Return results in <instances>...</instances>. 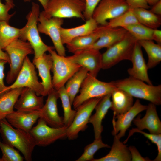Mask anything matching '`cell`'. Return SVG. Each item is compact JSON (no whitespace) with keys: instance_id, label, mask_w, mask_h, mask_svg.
Returning <instances> with one entry per match:
<instances>
[{"instance_id":"cell-9","label":"cell","mask_w":161,"mask_h":161,"mask_svg":"<svg viewBox=\"0 0 161 161\" xmlns=\"http://www.w3.org/2000/svg\"><path fill=\"white\" fill-rule=\"evenodd\" d=\"M31 89L38 96H42L43 87L38 80L35 66L27 56L25 58L23 65L16 79L11 84L7 86L4 94L10 89L19 88Z\"/></svg>"},{"instance_id":"cell-22","label":"cell","mask_w":161,"mask_h":161,"mask_svg":"<svg viewBox=\"0 0 161 161\" xmlns=\"http://www.w3.org/2000/svg\"><path fill=\"white\" fill-rule=\"evenodd\" d=\"M43 97L38 95L31 89L23 87L14 108L21 111L39 110L44 105Z\"/></svg>"},{"instance_id":"cell-48","label":"cell","mask_w":161,"mask_h":161,"mask_svg":"<svg viewBox=\"0 0 161 161\" xmlns=\"http://www.w3.org/2000/svg\"><path fill=\"white\" fill-rule=\"evenodd\" d=\"M148 4L150 6H152L158 1L161 0H145Z\"/></svg>"},{"instance_id":"cell-34","label":"cell","mask_w":161,"mask_h":161,"mask_svg":"<svg viewBox=\"0 0 161 161\" xmlns=\"http://www.w3.org/2000/svg\"><path fill=\"white\" fill-rule=\"evenodd\" d=\"M123 28L126 29L137 40H152L153 29L140 23H135L126 26Z\"/></svg>"},{"instance_id":"cell-5","label":"cell","mask_w":161,"mask_h":161,"mask_svg":"<svg viewBox=\"0 0 161 161\" xmlns=\"http://www.w3.org/2000/svg\"><path fill=\"white\" fill-rule=\"evenodd\" d=\"M137 41L128 32L122 40L107 48V50L102 54V69L110 68L123 60L131 61Z\"/></svg>"},{"instance_id":"cell-44","label":"cell","mask_w":161,"mask_h":161,"mask_svg":"<svg viewBox=\"0 0 161 161\" xmlns=\"http://www.w3.org/2000/svg\"><path fill=\"white\" fill-rule=\"evenodd\" d=\"M153 13L158 15H161V0L152 6L150 10Z\"/></svg>"},{"instance_id":"cell-39","label":"cell","mask_w":161,"mask_h":161,"mask_svg":"<svg viewBox=\"0 0 161 161\" xmlns=\"http://www.w3.org/2000/svg\"><path fill=\"white\" fill-rule=\"evenodd\" d=\"M14 3L10 4L7 2L5 3H2L0 0V21H4L9 23V21L11 17L15 14H9V11L14 7Z\"/></svg>"},{"instance_id":"cell-42","label":"cell","mask_w":161,"mask_h":161,"mask_svg":"<svg viewBox=\"0 0 161 161\" xmlns=\"http://www.w3.org/2000/svg\"><path fill=\"white\" fill-rule=\"evenodd\" d=\"M131 8H143L148 9L150 6L145 0H125Z\"/></svg>"},{"instance_id":"cell-13","label":"cell","mask_w":161,"mask_h":161,"mask_svg":"<svg viewBox=\"0 0 161 161\" xmlns=\"http://www.w3.org/2000/svg\"><path fill=\"white\" fill-rule=\"evenodd\" d=\"M38 25L39 33L48 35L50 38L58 54L66 56V50L61 36V29L64 23L63 18L53 17L47 18L40 12Z\"/></svg>"},{"instance_id":"cell-30","label":"cell","mask_w":161,"mask_h":161,"mask_svg":"<svg viewBox=\"0 0 161 161\" xmlns=\"http://www.w3.org/2000/svg\"><path fill=\"white\" fill-rule=\"evenodd\" d=\"M146 51L148 56L147 65L148 69L153 68L161 61V44H156L152 40L138 41Z\"/></svg>"},{"instance_id":"cell-24","label":"cell","mask_w":161,"mask_h":161,"mask_svg":"<svg viewBox=\"0 0 161 161\" xmlns=\"http://www.w3.org/2000/svg\"><path fill=\"white\" fill-rule=\"evenodd\" d=\"M98 24L92 18L86 21L81 25L73 28L61 29V41L64 45L70 42L74 38L92 33L98 27Z\"/></svg>"},{"instance_id":"cell-40","label":"cell","mask_w":161,"mask_h":161,"mask_svg":"<svg viewBox=\"0 0 161 161\" xmlns=\"http://www.w3.org/2000/svg\"><path fill=\"white\" fill-rule=\"evenodd\" d=\"M101 0H84L85 7L83 13L85 21L92 18L95 9Z\"/></svg>"},{"instance_id":"cell-37","label":"cell","mask_w":161,"mask_h":161,"mask_svg":"<svg viewBox=\"0 0 161 161\" xmlns=\"http://www.w3.org/2000/svg\"><path fill=\"white\" fill-rule=\"evenodd\" d=\"M0 148L2 156L0 158V161H23L24 157L22 156L18 151L14 147L4 142L0 139Z\"/></svg>"},{"instance_id":"cell-1","label":"cell","mask_w":161,"mask_h":161,"mask_svg":"<svg viewBox=\"0 0 161 161\" xmlns=\"http://www.w3.org/2000/svg\"><path fill=\"white\" fill-rule=\"evenodd\" d=\"M0 133L4 142L16 148L26 161L32 160V152L36 145L30 133L14 128L4 118L0 120Z\"/></svg>"},{"instance_id":"cell-25","label":"cell","mask_w":161,"mask_h":161,"mask_svg":"<svg viewBox=\"0 0 161 161\" xmlns=\"http://www.w3.org/2000/svg\"><path fill=\"white\" fill-rule=\"evenodd\" d=\"M112 106L110 109L115 116L127 111L133 104V97L126 91L117 88L111 93Z\"/></svg>"},{"instance_id":"cell-8","label":"cell","mask_w":161,"mask_h":161,"mask_svg":"<svg viewBox=\"0 0 161 161\" xmlns=\"http://www.w3.org/2000/svg\"><path fill=\"white\" fill-rule=\"evenodd\" d=\"M49 52L52 59L51 70L53 74L52 86L57 91L64 86L81 66L72 62L67 57L59 55L54 49L50 50Z\"/></svg>"},{"instance_id":"cell-17","label":"cell","mask_w":161,"mask_h":161,"mask_svg":"<svg viewBox=\"0 0 161 161\" xmlns=\"http://www.w3.org/2000/svg\"><path fill=\"white\" fill-rule=\"evenodd\" d=\"M128 32L123 27H112L107 25L102 26V32L99 39L91 46L82 50H100L104 48H108L122 40Z\"/></svg>"},{"instance_id":"cell-35","label":"cell","mask_w":161,"mask_h":161,"mask_svg":"<svg viewBox=\"0 0 161 161\" xmlns=\"http://www.w3.org/2000/svg\"><path fill=\"white\" fill-rule=\"evenodd\" d=\"M139 23L130 8L128 10L119 16L109 20L107 25L112 27H123L135 23Z\"/></svg>"},{"instance_id":"cell-43","label":"cell","mask_w":161,"mask_h":161,"mask_svg":"<svg viewBox=\"0 0 161 161\" xmlns=\"http://www.w3.org/2000/svg\"><path fill=\"white\" fill-rule=\"evenodd\" d=\"M8 63L6 61L0 59V97L4 94V91L6 86L4 84V66Z\"/></svg>"},{"instance_id":"cell-32","label":"cell","mask_w":161,"mask_h":161,"mask_svg":"<svg viewBox=\"0 0 161 161\" xmlns=\"http://www.w3.org/2000/svg\"><path fill=\"white\" fill-rule=\"evenodd\" d=\"M20 29L11 26L6 22L0 21V48H5L10 43L19 38Z\"/></svg>"},{"instance_id":"cell-27","label":"cell","mask_w":161,"mask_h":161,"mask_svg":"<svg viewBox=\"0 0 161 161\" xmlns=\"http://www.w3.org/2000/svg\"><path fill=\"white\" fill-rule=\"evenodd\" d=\"M102 30V26H98L92 33L74 38L66 44L68 51L74 54L91 46L99 39Z\"/></svg>"},{"instance_id":"cell-19","label":"cell","mask_w":161,"mask_h":161,"mask_svg":"<svg viewBox=\"0 0 161 161\" xmlns=\"http://www.w3.org/2000/svg\"><path fill=\"white\" fill-rule=\"evenodd\" d=\"M146 109L145 115L140 118V115L134 118L133 122L140 130H148L150 133L154 134H161V122L159 117L156 105L150 103Z\"/></svg>"},{"instance_id":"cell-18","label":"cell","mask_w":161,"mask_h":161,"mask_svg":"<svg viewBox=\"0 0 161 161\" xmlns=\"http://www.w3.org/2000/svg\"><path fill=\"white\" fill-rule=\"evenodd\" d=\"M132 67L127 72L129 77L150 85H153L148 74V68L144 58L141 47L138 41L135 43L131 60Z\"/></svg>"},{"instance_id":"cell-33","label":"cell","mask_w":161,"mask_h":161,"mask_svg":"<svg viewBox=\"0 0 161 161\" xmlns=\"http://www.w3.org/2000/svg\"><path fill=\"white\" fill-rule=\"evenodd\" d=\"M57 91L61 101L64 111V124L65 126L68 127L71 125L74 119L76 110L72 109V105L64 86Z\"/></svg>"},{"instance_id":"cell-16","label":"cell","mask_w":161,"mask_h":161,"mask_svg":"<svg viewBox=\"0 0 161 161\" xmlns=\"http://www.w3.org/2000/svg\"><path fill=\"white\" fill-rule=\"evenodd\" d=\"M47 95L45 103L40 110L39 118L51 127L64 126L63 117L59 116L58 112L57 100L59 97L57 91L53 89Z\"/></svg>"},{"instance_id":"cell-12","label":"cell","mask_w":161,"mask_h":161,"mask_svg":"<svg viewBox=\"0 0 161 161\" xmlns=\"http://www.w3.org/2000/svg\"><path fill=\"white\" fill-rule=\"evenodd\" d=\"M130 8L125 0H101L94 10L92 18L98 24L106 25L107 20L119 16Z\"/></svg>"},{"instance_id":"cell-3","label":"cell","mask_w":161,"mask_h":161,"mask_svg":"<svg viewBox=\"0 0 161 161\" xmlns=\"http://www.w3.org/2000/svg\"><path fill=\"white\" fill-rule=\"evenodd\" d=\"M112 81L116 88L126 91L133 97L148 101L156 105L161 104V85H150L130 77Z\"/></svg>"},{"instance_id":"cell-49","label":"cell","mask_w":161,"mask_h":161,"mask_svg":"<svg viewBox=\"0 0 161 161\" xmlns=\"http://www.w3.org/2000/svg\"><path fill=\"white\" fill-rule=\"evenodd\" d=\"M6 2L10 3V4H13V0H5Z\"/></svg>"},{"instance_id":"cell-21","label":"cell","mask_w":161,"mask_h":161,"mask_svg":"<svg viewBox=\"0 0 161 161\" xmlns=\"http://www.w3.org/2000/svg\"><path fill=\"white\" fill-rule=\"evenodd\" d=\"M32 63L37 69L39 76L41 79V83L44 88L43 96L47 95L53 88L50 71L52 64V59L50 54L45 53L37 58H34Z\"/></svg>"},{"instance_id":"cell-20","label":"cell","mask_w":161,"mask_h":161,"mask_svg":"<svg viewBox=\"0 0 161 161\" xmlns=\"http://www.w3.org/2000/svg\"><path fill=\"white\" fill-rule=\"evenodd\" d=\"M40 110L30 111L16 110L5 118L14 128L30 133L33 126L39 118Z\"/></svg>"},{"instance_id":"cell-15","label":"cell","mask_w":161,"mask_h":161,"mask_svg":"<svg viewBox=\"0 0 161 161\" xmlns=\"http://www.w3.org/2000/svg\"><path fill=\"white\" fill-rule=\"evenodd\" d=\"M147 106L142 104L137 99L132 107L125 113L113 115L112 120L113 129L112 134L116 135L119 139L125 136L126 131L130 127L136 116L141 112L146 110Z\"/></svg>"},{"instance_id":"cell-41","label":"cell","mask_w":161,"mask_h":161,"mask_svg":"<svg viewBox=\"0 0 161 161\" xmlns=\"http://www.w3.org/2000/svg\"><path fill=\"white\" fill-rule=\"evenodd\" d=\"M131 155V161H150L151 160L148 157H143L136 147L130 146L128 147Z\"/></svg>"},{"instance_id":"cell-26","label":"cell","mask_w":161,"mask_h":161,"mask_svg":"<svg viewBox=\"0 0 161 161\" xmlns=\"http://www.w3.org/2000/svg\"><path fill=\"white\" fill-rule=\"evenodd\" d=\"M109 153L99 159H94L92 161H131V155L126 145L121 142L116 135Z\"/></svg>"},{"instance_id":"cell-14","label":"cell","mask_w":161,"mask_h":161,"mask_svg":"<svg viewBox=\"0 0 161 161\" xmlns=\"http://www.w3.org/2000/svg\"><path fill=\"white\" fill-rule=\"evenodd\" d=\"M67 57L72 62L86 69L89 73L95 77L102 69V54L99 50H82Z\"/></svg>"},{"instance_id":"cell-31","label":"cell","mask_w":161,"mask_h":161,"mask_svg":"<svg viewBox=\"0 0 161 161\" xmlns=\"http://www.w3.org/2000/svg\"><path fill=\"white\" fill-rule=\"evenodd\" d=\"M131 9L139 23L153 29H157L161 25V16L144 8Z\"/></svg>"},{"instance_id":"cell-38","label":"cell","mask_w":161,"mask_h":161,"mask_svg":"<svg viewBox=\"0 0 161 161\" xmlns=\"http://www.w3.org/2000/svg\"><path fill=\"white\" fill-rule=\"evenodd\" d=\"M135 132L140 133L143 134L145 137L150 140L151 142L155 144L157 147L158 154L157 156L153 161H161V134H154L148 133L138 130L136 128H132L130 130L129 135L123 143L125 144L128 140L129 138Z\"/></svg>"},{"instance_id":"cell-36","label":"cell","mask_w":161,"mask_h":161,"mask_svg":"<svg viewBox=\"0 0 161 161\" xmlns=\"http://www.w3.org/2000/svg\"><path fill=\"white\" fill-rule=\"evenodd\" d=\"M104 148H109L110 147L103 142L101 137L95 139L92 143L85 147L83 153L76 161H92L94 159V156L95 153L99 149Z\"/></svg>"},{"instance_id":"cell-45","label":"cell","mask_w":161,"mask_h":161,"mask_svg":"<svg viewBox=\"0 0 161 161\" xmlns=\"http://www.w3.org/2000/svg\"><path fill=\"white\" fill-rule=\"evenodd\" d=\"M152 39L155 41L157 44H161V30L157 29H153Z\"/></svg>"},{"instance_id":"cell-28","label":"cell","mask_w":161,"mask_h":161,"mask_svg":"<svg viewBox=\"0 0 161 161\" xmlns=\"http://www.w3.org/2000/svg\"><path fill=\"white\" fill-rule=\"evenodd\" d=\"M23 88H16L6 92L0 97V120L12 113Z\"/></svg>"},{"instance_id":"cell-47","label":"cell","mask_w":161,"mask_h":161,"mask_svg":"<svg viewBox=\"0 0 161 161\" xmlns=\"http://www.w3.org/2000/svg\"><path fill=\"white\" fill-rule=\"evenodd\" d=\"M41 3L43 6L44 9L47 6L48 0H38ZM31 0H24L25 2H29Z\"/></svg>"},{"instance_id":"cell-6","label":"cell","mask_w":161,"mask_h":161,"mask_svg":"<svg viewBox=\"0 0 161 161\" xmlns=\"http://www.w3.org/2000/svg\"><path fill=\"white\" fill-rule=\"evenodd\" d=\"M9 57L10 69L6 81L8 84L15 80L23 64L26 57L34 53L33 48L28 42L19 38L14 40L4 49Z\"/></svg>"},{"instance_id":"cell-7","label":"cell","mask_w":161,"mask_h":161,"mask_svg":"<svg viewBox=\"0 0 161 161\" xmlns=\"http://www.w3.org/2000/svg\"><path fill=\"white\" fill-rule=\"evenodd\" d=\"M80 88L79 94L76 96L72 103L75 109L89 99L112 93L116 88L112 81L109 82L101 81L89 72Z\"/></svg>"},{"instance_id":"cell-10","label":"cell","mask_w":161,"mask_h":161,"mask_svg":"<svg viewBox=\"0 0 161 161\" xmlns=\"http://www.w3.org/2000/svg\"><path fill=\"white\" fill-rule=\"evenodd\" d=\"M102 97L89 99L75 109L76 112L71 125L67 127V137L69 140L76 139L79 132L87 128L92 113Z\"/></svg>"},{"instance_id":"cell-4","label":"cell","mask_w":161,"mask_h":161,"mask_svg":"<svg viewBox=\"0 0 161 161\" xmlns=\"http://www.w3.org/2000/svg\"><path fill=\"white\" fill-rule=\"evenodd\" d=\"M85 7V2L81 0H48L41 13L47 18L76 17L85 21L83 15Z\"/></svg>"},{"instance_id":"cell-46","label":"cell","mask_w":161,"mask_h":161,"mask_svg":"<svg viewBox=\"0 0 161 161\" xmlns=\"http://www.w3.org/2000/svg\"><path fill=\"white\" fill-rule=\"evenodd\" d=\"M0 59L5 60L10 63V60L7 53L4 52L2 49L0 48Z\"/></svg>"},{"instance_id":"cell-11","label":"cell","mask_w":161,"mask_h":161,"mask_svg":"<svg viewBox=\"0 0 161 161\" xmlns=\"http://www.w3.org/2000/svg\"><path fill=\"white\" fill-rule=\"evenodd\" d=\"M68 127L55 128L48 126L39 118L37 125L33 127L30 133L34 138L36 145L46 146L58 140L67 137Z\"/></svg>"},{"instance_id":"cell-23","label":"cell","mask_w":161,"mask_h":161,"mask_svg":"<svg viewBox=\"0 0 161 161\" xmlns=\"http://www.w3.org/2000/svg\"><path fill=\"white\" fill-rule=\"evenodd\" d=\"M111 93L103 97L95 106V112L91 116L89 123L93 125L95 139L101 137L103 127L102 125L103 120L108 110L112 106L111 100Z\"/></svg>"},{"instance_id":"cell-29","label":"cell","mask_w":161,"mask_h":161,"mask_svg":"<svg viewBox=\"0 0 161 161\" xmlns=\"http://www.w3.org/2000/svg\"><path fill=\"white\" fill-rule=\"evenodd\" d=\"M88 72L86 69L81 67L66 82L65 87L72 105Z\"/></svg>"},{"instance_id":"cell-2","label":"cell","mask_w":161,"mask_h":161,"mask_svg":"<svg viewBox=\"0 0 161 161\" xmlns=\"http://www.w3.org/2000/svg\"><path fill=\"white\" fill-rule=\"evenodd\" d=\"M40 13L39 5L32 2L31 10L26 17L27 23L20 29L19 38L30 43L34 51L35 58L42 56L47 51L49 52L55 49L54 47L46 44L40 37L37 26Z\"/></svg>"},{"instance_id":"cell-50","label":"cell","mask_w":161,"mask_h":161,"mask_svg":"<svg viewBox=\"0 0 161 161\" xmlns=\"http://www.w3.org/2000/svg\"><path fill=\"white\" fill-rule=\"evenodd\" d=\"M84 1V0H81Z\"/></svg>"}]
</instances>
